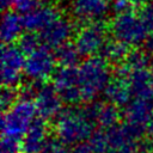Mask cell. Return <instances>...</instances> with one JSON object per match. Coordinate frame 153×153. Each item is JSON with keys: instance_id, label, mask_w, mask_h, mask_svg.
<instances>
[{"instance_id": "8fae6325", "label": "cell", "mask_w": 153, "mask_h": 153, "mask_svg": "<svg viewBox=\"0 0 153 153\" xmlns=\"http://www.w3.org/2000/svg\"><path fill=\"white\" fill-rule=\"evenodd\" d=\"M110 7V0H73L71 10L73 16L87 24L100 22Z\"/></svg>"}, {"instance_id": "7402d4cb", "label": "cell", "mask_w": 153, "mask_h": 153, "mask_svg": "<svg viewBox=\"0 0 153 153\" xmlns=\"http://www.w3.org/2000/svg\"><path fill=\"white\" fill-rule=\"evenodd\" d=\"M41 45V38L35 32H25L20 36V38L17 42V47L20 49V51L26 56L35 51Z\"/></svg>"}, {"instance_id": "ffe728a7", "label": "cell", "mask_w": 153, "mask_h": 153, "mask_svg": "<svg viewBox=\"0 0 153 153\" xmlns=\"http://www.w3.org/2000/svg\"><path fill=\"white\" fill-rule=\"evenodd\" d=\"M55 56L60 67H76L80 54L75 45L68 42L55 49Z\"/></svg>"}, {"instance_id": "d6986e66", "label": "cell", "mask_w": 153, "mask_h": 153, "mask_svg": "<svg viewBox=\"0 0 153 153\" xmlns=\"http://www.w3.org/2000/svg\"><path fill=\"white\" fill-rule=\"evenodd\" d=\"M100 53H102V56L109 63L122 65L127 60V57L130 53V47H128L127 44H124L120 41L111 39L105 43V45Z\"/></svg>"}, {"instance_id": "1f68e13d", "label": "cell", "mask_w": 153, "mask_h": 153, "mask_svg": "<svg viewBox=\"0 0 153 153\" xmlns=\"http://www.w3.org/2000/svg\"><path fill=\"white\" fill-rule=\"evenodd\" d=\"M14 2H16V0H0L1 8H2L5 12H6V11H10V8L14 6Z\"/></svg>"}, {"instance_id": "5b68a950", "label": "cell", "mask_w": 153, "mask_h": 153, "mask_svg": "<svg viewBox=\"0 0 153 153\" xmlns=\"http://www.w3.org/2000/svg\"><path fill=\"white\" fill-rule=\"evenodd\" d=\"M55 51L48 45L41 44L35 51L25 56L24 74L35 82H43L56 72Z\"/></svg>"}, {"instance_id": "f546056e", "label": "cell", "mask_w": 153, "mask_h": 153, "mask_svg": "<svg viewBox=\"0 0 153 153\" xmlns=\"http://www.w3.org/2000/svg\"><path fill=\"white\" fill-rule=\"evenodd\" d=\"M145 134H146V135H147V137L149 139L151 143H153V115H152L151 120L148 121V123H147V126H146Z\"/></svg>"}, {"instance_id": "484cf974", "label": "cell", "mask_w": 153, "mask_h": 153, "mask_svg": "<svg viewBox=\"0 0 153 153\" xmlns=\"http://www.w3.org/2000/svg\"><path fill=\"white\" fill-rule=\"evenodd\" d=\"M110 7L116 13V16L133 11V6L129 0H110Z\"/></svg>"}, {"instance_id": "cb8c5ba5", "label": "cell", "mask_w": 153, "mask_h": 153, "mask_svg": "<svg viewBox=\"0 0 153 153\" xmlns=\"http://www.w3.org/2000/svg\"><path fill=\"white\" fill-rule=\"evenodd\" d=\"M18 99L19 98H18V94H17L14 88H12V87H4L2 88L1 96H0V103H1L4 111L10 109Z\"/></svg>"}, {"instance_id": "83f0119b", "label": "cell", "mask_w": 153, "mask_h": 153, "mask_svg": "<svg viewBox=\"0 0 153 153\" xmlns=\"http://www.w3.org/2000/svg\"><path fill=\"white\" fill-rule=\"evenodd\" d=\"M139 14L141 16V18L145 22V24L147 25V27L152 31L153 30V2L149 4L148 6H146L145 8H142Z\"/></svg>"}, {"instance_id": "7a4b0ae2", "label": "cell", "mask_w": 153, "mask_h": 153, "mask_svg": "<svg viewBox=\"0 0 153 153\" xmlns=\"http://www.w3.org/2000/svg\"><path fill=\"white\" fill-rule=\"evenodd\" d=\"M78 73L82 102L94 100L100 92H104L111 80L109 62L102 55L86 57L79 65Z\"/></svg>"}, {"instance_id": "4fadbf2b", "label": "cell", "mask_w": 153, "mask_h": 153, "mask_svg": "<svg viewBox=\"0 0 153 153\" xmlns=\"http://www.w3.org/2000/svg\"><path fill=\"white\" fill-rule=\"evenodd\" d=\"M61 11L54 5H42L35 11L22 17L23 26L29 32H41L51 23L61 18Z\"/></svg>"}, {"instance_id": "4316f807", "label": "cell", "mask_w": 153, "mask_h": 153, "mask_svg": "<svg viewBox=\"0 0 153 153\" xmlns=\"http://www.w3.org/2000/svg\"><path fill=\"white\" fill-rule=\"evenodd\" d=\"M44 153H72V151H69L67 145L57 140V141H49Z\"/></svg>"}, {"instance_id": "2e32d148", "label": "cell", "mask_w": 153, "mask_h": 153, "mask_svg": "<svg viewBox=\"0 0 153 153\" xmlns=\"http://www.w3.org/2000/svg\"><path fill=\"white\" fill-rule=\"evenodd\" d=\"M104 96L106 100L115 106H127L131 100V88L126 78L115 75L109 81L108 86L104 90Z\"/></svg>"}, {"instance_id": "277c9868", "label": "cell", "mask_w": 153, "mask_h": 153, "mask_svg": "<svg viewBox=\"0 0 153 153\" xmlns=\"http://www.w3.org/2000/svg\"><path fill=\"white\" fill-rule=\"evenodd\" d=\"M108 30L114 39L128 47H135L146 42L151 30L147 27L141 16L134 11L115 16L108 24Z\"/></svg>"}, {"instance_id": "f1b7e54d", "label": "cell", "mask_w": 153, "mask_h": 153, "mask_svg": "<svg viewBox=\"0 0 153 153\" xmlns=\"http://www.w3.org/2000/svg\"><path fill=\"white\" fill-rule=\"evenodd\" d=\"M129 1L133 6V10H142L149 5V0H129Z\"/></svg>"}, {"instance_id": "ac0fdd59", "label": "cell", "mask_w": 153, "mask_h": 153, "mask_svg": "<svg viewBox=\"0 0 153 153\" xmlns=\"http://www.w3.org/2000/svg\"><path fill=\"white\" fill-rule=\"evenodd\" d=\"M134 98L153 100V79L148 69L131 71L127 78Z\"/></svg>"}, {"instance_id": "603a6c76", "label": "cell", "mask_w": 153, "mask_h": 153, "mask_svg": "<svg viewBox=\"0 0 153 153\" xmlns=\"http://www.w3.org/2000/svg\"><path fill=\"white\" fill-rule=\"evenodd\" d=\"M43 5V0H16L14 2V12H17L19 16H25L36 8L41 7Z\"/></svg>"}, {"instance_id": "30bf717a", "label": "cell", "mask_w": 153, "mask_h": 153, "mask_svg": "<svg viewBox=\"0 0 153 153\" xmlns=\"http://www.w3.org/2000/svg\"><path fill=\"white\" fill-rule=\"evenodd\" d=\"M36 112L38 118L44 121L47 120H56L57 116L62 112V99L54 88L53 85L43 84L38 86L37 92L33 98Z\"/></svg>"}, {"instance_id": "3957f363", "label": "cell", "mask_w": 153, "mask_h": 153, "mask_svg": "<svg viewBox=\"0 0 153 153\" xmlns=\"http://www.w3.org/2000/svg\"><path fill=\"white\" fill-rule=\"evenodd\" d=\"M36 108L32 99L20 98L6 111L1 117L2 137H12L23 140L27 129L36 120Z\"/></svg>"}, {"instance_id": "9c48e42d", "label": "cell", "mask_w": 153, "mask_h": 153, "mask_svg": "<svg viewBox=\"0 0 153 153\" xmlns=\"http://www.w3.org/2000/svg\"><path fill=\"white\" fill-rule=\"evenodd\" d=\"M153 115L152 100L134 98L124 109V126L136 137L145 133L146 126Z\"/></svg>"}, {"instance_id": "6da1fadb", "label": "cell", "mask_w": 153, "mask_h": 153, "mask_svg": "<svg viewBox=\"0 0 153 153\" xmlns=\"http://www.w3.org/2000/svg\"><path fill=\"white\" fill-rule=\"evenodd\" d=\"M55 133L62 143L82 145L91 139L94 133V121L86 108H67L55 120Z\"/></svg>"}, {"instance_id": "8992f818", "label": "cell", "mask_w": 153, "mask_h": 153, "mask_svg": "<svg viewBox=\"0 0 153 153\" xmlns=\"http://www.w3.org/2000/svg\"><path fill=\"white\" fill-rule=\"evenodd\" d=\"M108 26L102 22L87 23L80 26L74 33V45L80 56H94L102 51L106 41Z\"/></svg>"}, {"instance_id": "52a82bcc", "label": "cell", "mask_w": 153, "mask_h": 153, "mask_svg": "<svg viewBox=\"0 0 153 153\" xmlns=\"http://www.w3.org/2000/svg\"><path fill=\"white\" fill-rule=\"evenodd\" d=\"M1 81L4 87L14 88L20 84L22 74L24 73L25 56L14 44L4 45L1 48Z\"/></svg>"}, {"instance_id": "4dcf8cb0", "label": "cell", "mask_w": 153, "mask_h": 153, "mask_svg": "<svg viewBox=\"0 0 153 153\" xmlns=\"http://www.w3.org/2000/svg\"><path fill=\"white\" fill-rule=\"evenodd\" d=\"M145 48H146L147 53L153 55V30L148 33V37H147V39L145 42Z\"/></svg>"}, {"instance_id": "9a60e30c", "label": "cell", "mask_w": 153, "mask_h": 153, "mask_svg": "<svg viewBox=\"0 0 153 153\" xmlns=\"http://www.w3.org/2000/svg\"><path fill=\"white\" fill-rule=\"evenodd\" d=\"M94 123L102 127V129L108 130L117 126L121 117L120 109L114 104L106 103H91L85 106Z\"/></svg>"}, {"instance_id": "ba28073f", "label": "cell", "mask_w": 153, "mask_h": 153, "mask_svg": "<svg viewBox=\"0 0 153 153\" xmlns=\"http://www.w3.org/2000/svg\"><path fill=\"white\" fill-rule=\"evenodd\" d=\"M53 86L62 102L71 105L82 102L78 67H59L53 75Z\"/></svg>"}, {"instance_id": "d6a6232c", "label": "cell", "mask_w": 153, "mask_h": 153, "mask_svg": "<svg viewBox=\"0 0 153 153\" xmlns=\"http://www.w3.org/2000/svg\"><path fill=\"white\" fill-rule=\"evenodd\" d=\"M139 153H153V147H147V148H145L143 151H141Z\"/></svg>"}, {"instance_id": "7c38bea8", "label": "cell", "mask_w": 153, "mask_h": 153, "mask_svg": "<svg viewBox=\"0 0 153 153\" xmlns=\"http://www.w3.org/2000/svg\"><path fill=\"white\" fill-rule=\"evenodd\" d=\"M73 33H74V26L72 22L67 18L61 17L54 23H51L49 26H47L44 30H42L38 36L44 45L56 49L68 43Z\"/></svg>"}, {"instance_id": "44dd1931", "label": "cell", "mask_w": 153, "mask_h": 153, "mask_svg": "<svg viewBox=\"0 0 153 153\" xmlns=\"http://www.w3.org/2000/svg\"><path fill=\"white\" fill-rule=\"evenodd\" d=\"M148 54L141 49H134L130 50L127 60L123 62L124 66L128 68L129 72L131 71H140V69H148L151 65Z\"/></svg>"}, {"instance_id": "5bb4252c", "label": "cell", "mask_w": 153, "mask_h": 153, "mask_svg": "<svg viewBox=\"0 0 153 153\" xmlns=\"http://www.w3.org/2000/svg\"><path fill=\"white\" fill-rule=\"evenodd\" d=\"M48 140V126L42 118H36L22 140L24 153H44Z\"/></svg>"}, {"instance_id": "836d02e7", "label": "cell", "mask_w": 153, "mask_h": 153, "mask_svg": "<svg viewBox=\"0 0 153 153\" xmlns=\"http://www.w3.org/2000/svg\"><path fill=\"white\" fill-rule=\"evenodd\" d=\"M149 73H151L152 79H153V60L151 61V65H149Z\"/></svg>"}, {"instance_id": "d4e9b609", "label": "cell", "mask_w": 153, "mask_h": 153, "mask_svg": "<svg viewBox=\"0 0 153 153\" xmlns=\"http://www.w3.org/2000/svg\"><path fill=\"white\" fill-rule=\"evenodd\" d=\"M23 152L22 140L12 137L1 139V153H20Z\"/></svg>"}, {"instance_id": "e0dca14e", "label": "cell", "mask_w": 153, "mask_h": 153, "mask_svg": "<svg viewBox=\"0 0 153 153\" xmlns=\"http://www.w3.org/2000/svg\"><path fill=\"white\" fill-rule=\"evenodd\" d=\"M23 29L24 26H23L22 16H19L14 11L4 12L0 25V38L4 45H8V44H13L14 42H18L20 36L23 35L22 33Z\"/></svg>"}]
</instances>
